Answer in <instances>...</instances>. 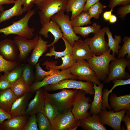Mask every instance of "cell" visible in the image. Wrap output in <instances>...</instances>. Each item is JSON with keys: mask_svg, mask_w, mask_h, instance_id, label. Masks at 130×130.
I'll list each match as a JSON object with an SVG mask.
<instances>
[{"mask_svg": "<svg viewBox=\"0 0 130 130\" xmlns=\"http://www.w3.org/2000/svg\"><path fill=\"white\" fill-rule=\"evenodd\" d=\"M35 10H30L19 20L13 22L11 25L0 29V33H3L5 36L10 34H15L31 39L34 35L35 29L29 27L28 23L31 17L35 13Z\"/></svg>", "mask_w": 130, "mask_h": 130, "instance_id": "6da1fadb", "label": "cell"}, {"mask_svg": "<svg viewBox=\"0 0 130 130\" xmlns=\"http://www.w3.org/2000/svg\"><path fill=\"white\" fill-rule=\"evenodd\" d=\"M36 118L39 130H52L51 122L42 113L37 114Z\"/></svg>", "mask_w": 130, "mask_h": 130, "instance_id": "f35d334b", "label": "cell"}, {"mask_svg": "<svg viewBox=\"0 0 130 130\" xmlns=\"http://www.w3.org/2000/svg\"><path fill=\"white\" fill-rule=\"evenodd\" d=\"M30 86L25 82L21 76L12 84L10 88L17 97L30 92Z\"/></svg>", "mask_w": 130, "mask_h": 130, "instance_id": "f546056e", "label": "cell"}, {"mask_svg": "<svg viewBox=\"0 0 130 130\" xmlns=\"http://www.w3.org/2000/svg\"><path fill=\"white\" fill-rule=\"evenodd\" d=\"M23 5L24 12L31 10L33 6L34 0H20Z\"/></svg>", "mask_w": 130, "mask_h": 130, "instance_id": "bcb514c9", "label": "cell"}, {"mask_svg": "<svg viewBox=\"0 0 130 130\" xmlns=\"http://www.w3.org/2000/svg\"><path fill=\"white\" fill-rule=\"evenodd\" d=\"M2 72H4V73L7 72L5 70L0 66V76L1 75L0 73Z\"/></svg>", "mask_w": 130, "mask_h": 130, "instance_id": "11a10c76", "label": "cell"}, {"mask_svg": "<svg viewBox=\"0 0 130 130\" xmlns=\"http://www.w3.org/2000/svg\"><path fill=\"white\" fill-rule=\"evenodd\" d=\"M70 68L71 73L78 77L77 79L91 82L98 85L100 80L86 60L76 62Z\"/></svg>", "mask_w": 130, "mask_h": 130, "instance_id": "9c48e42d", "label": "cell"}, {"mask_svg": "<svg viewBox=\"0 0 130 130\" xmlns=\"http://www.w3.org/2000/svg\"><path fill=\"white\" fill-rule=\"evenodd\" d=\"M78 77L72 74L70 68L61 71L59 73L47 76L40 81H35L30 86L29 92L34 93L38 89L45 86L57 83L60 81L66 79H77Z\"/></svg>", "mask_w": 130, "mask_h": 130, "instance_id": "8fae6325", "label": "cell"}, {"mask_svg": "<svg viewBox=\"0 0 130 130\" xmlns=\"http://www.w3.org/2000/svg\"><path fill=\"white\" fill-rule=\"evenodd\" d=\"M39 36L36 35L33 39H28L23 36L17 35L14 37V40L19 49V62H24L27 61L29 55L38 42Z\"/></svg>", "mask_w": 130, "mask_h": 130, "instance_id": "5bb4252c", "label": "cell"}, {"mask_svg": "<svg viewBox=\"0 0 130 130\" xmlns=\"http://www.w3.org/2000/svg\"><path fill=\"white\" fill-rule=\"evenodd\" d=\"M91 18L88 11H83L79 14L70 20L71 24L73 27L91 24Z\"/></svg>", "mask_w": 130, "mask_h": 130, "instance_id": "4dcf8cb0", "label": "cell"}, {"mask_svg": "<svg viewBox=\"0 0 130 130\" xmlns=\"http://www.w3.org/2000/svg\"><path fill=\"white\" fill-rule=\"evenodd\" d=\"M11 85L3 75L0 76V91L10 88Z\"/></svg>", "mask_w": 130, "mask_h": 130, "instance_id": "f6af8a7d", "label": "cell"}, {"mask_svg": "<svg viewBox=\"0 0 130 130\" xmlns=\"http://www.w3.org/2000/svg\"><path fill=\"white\" fill-rule=\"evenodd\" d=\"M4 8L2 5H0V12H2L4 10Z\"/></svg>", "mask_w": 130, "mask_h": 130, "instance_id": "9f6ffc18", "label": "cell"}, {"mask_svg": "<svg viewBox=\"0 0 130 130\" xmlns=\"http://www.w3.org/2000/svg\"><path fill=\"white\" fill-rule=\"evenodd\" d=\"M80 126L84 130H106L107 129L101 122L98 114L79 120Z\"/></svg>", "mask_w": 130, "mask_h": 130, "instance_id": "44dd1931", "label": "cell"}, {"mask_svg": "<svg viewBox=\"0 0 130 130\" xmlns=\"http://www.w3.org/2000/svg\"><path fill=\"white\" fill-rule=\"evenodd\" d=\"M113 9H111L110 10L104 12L103 14V17L105 20L109 21V19L112 14V13L113 11Z\"/></svg>", "mask_w": 130, "mask_h": 130, "instance_id": "f907efd6", "label": "cell"}, {"mask_svg": "<svg viewBox=\"0 0 130 130\" xmlns=\"http://www.w3.org/2000/svg\"><path fill=\"white\" fill-rule=\"evenodd\" d=\"M86 0H68L65 11L72 12L70 20L80 13L84 10Z\"/></svg>", "mask_w": 130, "mask_h": 130, "instance_id": "83f0119b", "label": "cell"}, {"mask_svg": "<svg viewBox=\"0 0 130 130\" xmlns=\"http://www.w3.org/2000/svg\"><path fill=\"white\" fill-rule=\"evenodd\" d=\"M48 43V41L44 40L41 36L39 37L37 44L28 59V63L34 66L37 64L39 58L47 50Z\"/></svg>", "mask_w": 130, "mask_h": 130, "instance_id": "cb8c5ba5", "label": "cell"}, {"mask_svg": "<svg viewBox=\"0 0 130 130\" xmlns=\"http://www.w3.org/2000/svg\"><path fill=\"white\" fill-rule=\"evenodd\" d=\"M62 61V64L59 65H56L58 62H53L46 61L42 64V66H45L46 69L49 70L52 69L61 71L65 70L72 66L76 62L72 57L71 54H67L61 57Z\"/></svg>", "mask_w": 130, "mask_h": 130, "instance_id": "d4e9b609", "label": "cell"}, {"mask_svg": "<svg viewBox=\"0 0 130 130\" xmlns=\"http://www.w3.org/2000/svg\"><path fill=\"white\" fill-rule=\"evenodd\" d=\"M93 87V84L90 82H84L77 81L75 79H66L56 84L45 86L42 88L44 90L47 92L65 88L81 90L84 91L87 94L93 95L94 93Z\"/></svg>", "mask_w": 130, "mask_h": 130, "instance_id": "5b68a950", "label": "cell"}, {"mask_svg": "<svg viewBox=\"0 0 130 130\" xmlns=\"http://www.w3.org/2000/svg\"><path fill=\"white\" fill-rule=\"evenodd\" d=\"M130 13V5L122 6L117 11V14L119 17L124 19L126 15Z\"/></svg>", "mask_w": 130, "mask_h": 130, "instance_id": "7bdbcfd3", "label": "cell"}, {"mask_svg": "<svg viewBox=\"0 0 130 130\" xmlns=\"http://www.w3.org/2000/svg\"><path fill=\"white\" fill-rule=\"evenodd\" d=\"M37 121L36 115L30 116L28 121L26 122L22 130H38Z\"/></svg>", "mask_w": 130, "mask_h": 130, "instance_id": "b9f144b4", "label": "cell"}, {"mask_svg": "<svg viewBox=\"0 0 130 130\" xmlns=\"http://www.w3.org/2000/svg\"><path fill=\"white\" fill-rule=\"evenodd\" d=\"M28 119L26 115L12 117L1 124L2 130H22Z\"/></svg>", "mask_w": 130, "mask_h": 130, "instance_id": "7402d4cb", "label": "cell"}, {"mask_svg": "<svg viewBox=\"0 0 130 130\" xmlns=\"http://www.w3.org/2000/svg\"><path fill=\"white\" fill-rule=\"evenodd\" d=\"M39 32V34L42 35L46 38L49 37L48 33L50 32L54 36V40L51 44L47 45L48 47L54 45L58 40L61 38L63 34L59 25L55 22L51 20L48 23L42 26Z\"/></svg>", "mask_w": 130, "mask_h": 130, "instance_id": "d6986e66", "label": "cell"}, {"mask_svg": "<svg viewBox=\"0 0 130 130\" xmlns=\"http://www.w3.org/2000/svg\"><path fill=\"white\" fill-rule=\"evenodd\" d=\"M13 6L11 8L4 10L0 13V24L12 17L22 14L24 11L22 4L20 0H16Z\"/></svg>", "mask_w": 130, "mask_h": 130, "instance_id": "4316f807", "label": "cell"}, {"mask_svg": "<svg viewBox=\"0 0 130 130\" xmlns=\"http://www.w3.org/2000/svg\"><path fill=\"white\" fill-rule=\"evenodd\" d=\"M94 91V97L90 108L89 113L91 114H98L101 110L102 105V90L104 84L100 83L97 86L93 83Z\"/></svg>", "mask_w": 130, "mask_h": 130, "instance_id": "603a6c76", "label": "cell"}, {"mask_svg": "<svg viewBox=\"0 0 130 130\" xmlns=\"http://www.w3.org/2000/svg\"><path fill=\"white\" fill-rule=\"evenodd\" d=\"M110 63L108 75L104 81V83H108L116 79L125 80L130 78L129 73L125 71L128 67L130 69V60L125 57L116 58Z\"/></svg>", "mask_w": 130, "mask_h": 130, "instance_id": "8992f818", "label": "cell"}, {"mask_svg": "<svg viewBox=\"0 0 130 130\" xmlns=\"http://www.w3.org/2000/svg\"><path fill=\"white\" fill-rule=\"evenodd\" d=\"M105 28L103 27L94 34L92 37L87 38L84 40L94 55H101L109 49L105 38Z\"/></svg>", "mask_w": 130, "mask_h": 130, "instance_id": "7c38bea8", "label": "cell"}, {"mask_svg": "<svg viewBox=\"0 0 130 130\" xmlns=\"http://www.w3.org/2000/svg\"><path fill=\"white\" fill-rule=\"evenodd\" d=\"M86 94L84 91L78 90L75 95L71 111L77 119L80 120L91 115L88 110L91 105L89 102L92 101Z\"/></svg>", "mask_w": 130, "mask_h": 130, "instance_id": "52a82bcc", "label": "cell"}, {"mask_svg": "<svg viewBox=\"0 0 130 130\" xmlns=\"http://www.w3.org/2000/svg\"><path fill=\"white\" fill-rule=\"evenodd\" d=\"M12 117L9 113L0 108V124H1L5 120L9 119Z\"/></svg>", "mask_w": 130, "mask_h": 130, "instance_id": "7dc6e473", "label": "cell"}, {"mask_svg": "<svg viewBox=\"0 0 130 130\" xmlns=\"http://www.w3.org/2000/svg\"><path fill=\"white\" fill-rule=\"evenodd\" d=\"M23 65L20 64L3 75L12 85L21 76Z\"/></svg>", "mask_w": 130, "mask_h": 130, "instance_id": "d590c367", "label": "cell"}, {"mask_svg": "<svg viewBox=\"0 0 130 130\" xmlns=\"http://www.w3.org/2000/svg\"><path fill=\"white\" fill-rule=\"evenodd\" d=\"M20 63L6 60L0 54V66L5 70L7 72L12 70L20 64Z\"/></svg>", "mask_w": 130, "mask_h": 130, "instance_id": "60d3db41", "label": "cell"}, {"mask_svg": "<svg viewBox=\"0 0 130 130\" xmlns=\"http://www.w3.org/2000/svg\"><path fill=\"white\" fill-rule=\"evenodd\" d=\"M109 49L102 54L96 56L94 55L86 60L90 67L95 72L100 81H104L109 73V66L110 61L116 58L110 54Z\"/></svg>", "mask_w": 130, "mask_h": 130, "instance_id": "3957f363", "label": "cell"}, {"mask_svg": "<svg viewBox=\"0 0 130 130\" xmlns=\"http://www.w3.org/2000/svg\"><path fill=\"white\" fill-rule=\"evenodd\" d=\"M51 123L52 130H76L80 125L79 120L75 118L71 109L59 113Z\"/></svg>", "mask_w": 130, "mask_h": 130, "instance_id": "30bf717a", "label": "cell"}, {"mask_svg": "<svg viewBox=\"0 0 130 130\" xmlns=\"http://www.w3.org/2000/svg\"><path fill=\"white\" fill-rule=\"evenodd\" d=\"M51 20L56 23L60 27L63 37L72 46L80 37L75 33L72 26L68 14L60 12L55 14L51 17Z\"/></svg>", "mask_w": 130, "mask_h": 130, "instance_id": "ba28073f", "label": "cell"}, {"mask_svg": "<svg viewBox=\"0 0 130 130\" xmlns=\"http://www.w3.org/2000/svg\"><path fill=\"white\" fill-rule=\"evenodd\" d=\"M68 0H44L38 6L40 23L43 26L49 22L52 17L60 12L65 11Z\"/></svg>", "mask_w": 130, "mask_h": 130, "instance_id": "277c9868", "label": "cell"}, {"mask_svg": "<svg viewBox=\"0 0 130 130\" xmlns=\"http://www.w3.org/2000/svg\"><path fill=\"white\" fill-rule=\"evenodd\" d=\"M35 0H34V1ZM34 1H33V2H34Z\"/></svg>", "mask_w": 130, "mask_h": 130, "instance_id": "6f0895ef", "label": "cell"}, {"mask_svg": "<svg viewBox=\"0 0 130 130\" xmlns=\"http://www.w3.org/2000/svg\"><path fill=\"white\" fill-rule=\"evenodd\" d=\"M78 90H72L65 88L58 92L51 94L44 90L46 98L55 104L60 113L71 109L75 95Z\"/></svg>", "mask_w": 130, "mask_h": 130, "instance_id": "7a4b0ae2", "label": "cell"}, {"mask_svg": "<svg viewBox=\"0 0 130 130\" xmlns=\"http://www.w3.org/2000/svg\"><path fill=\"white\" fill-rule=\"evenodd\" d=\"M117 18L114 15L112 14L109 20V22L111 23H114L117 21Z\"/></svg>", "mask_w": 130, "mask_h": 130, "instance_id": "f5cc1de1", "label": "cell"}, {"mask_svg": "<svg viewBox=\"0 0 130 130\" xmlns=\"http://www.w3.org/2000/svg\"><path fill=\"white\" fill-rule=\"evenodd\" d=\"M19 53V49L14 40L7 39L0 41V54L6 60L20 62Z\"/></svg>", "mask_w": 130, "mask_h": 130, "instance_id": "9a60e30c", "label": "cell"}, {"mask_svg": "<svg viewBox=\"0 0 130 130\" xmlns=\"http://www.w3.org/2000/svg\"><path fill=\"white\" fill-rule=\"evenodd\" d=\"M44 0H35L33 3L36 4L38 6Z\"/></svg>", "mask_w": 130, "mask_h": 130, "instance_id": "db71d44e", "label": "cell"}, {"mask_svg": "<svg viewBox=\"0 0 130 130\" xmlns=\"http://www.w3.org/2000/svg\"><path fill=\"white\" fill-rule=\"evenodd\" d=\"M17 98L10 88L0 91V108L10 113L12 105Z\"/></svg>", "mask_w": 130, "mask_h": 130, "instance_id": "484cf974", "label": "cell"}, {"mask_svg": "<svg viewBox=\"0 0 130 130\" xmlns=\"http://www.w3.org/2000/svg\"><path fill=\"white\" fill-rule=\"evenodd\" d=\"M63 41L65 46V49L62 51L57 52L55 50V48L54 45L52 46L50 49L49 52L47 53L45 56L51 57L54 56L56 59H58L64 56L67 54H72V46L68 42L63 36L61 38Z\"/></svg>", "mask_w": 130, "mask_h": 130, "instance_id": "d6a6232c", "label": "cell"}, {"mask_svg": "<svg viewBox=\"0 0 130 130\" xmlns=\"http://www.w3.org/2000/svg\"><path fill=\"white\" fill-rule=\"evenodd\" d=\"M35 66V81H41L47 76L59 73L61 71L59 70L52 69H50L48 71H45L40 67L39 62Z\"/></svg>", "mask_w": 130, "mask_h": 130, "instance_id": "8d00e7d4", "label": "cell"}, {"mask_svg": "<svg viewBox=\"0 0 130 130\" xmlns=\"http://www.w3.org/2000/svg\"><path fill=\"white\" fill-rule=\"evenodd\" d=\"M106 7V6L103 4L99 1L90 7L88 11L91 18L97 19L99 18L104 9Z\"/></svg>", "mask_w": 130, "mask_h": 130, "instance_id": "ab89813d", "label": "cell"}, {"mask_svg": "<svg viewBox=\"0 0 130 130\" xmlns=\"http://www.w3.org/2000/svg\"><path fill=\"white\" fill-rule=\"evenodd\" d=\"M16 1L15 0H0V5L14 4Z\"/></svg>", "mask_w": 130, "mask_h": 130, "instance_id": "816d5d0a", "label": "cell"}, {"mask_svg": "<svg viewBox=\"0 0 130 130\" xmlns=\"http://www.w3.org/2000/svg\"><path fill=\"white\" fill-rule=\"evenodd\" d=\"M93 55L84 40L80 39L76 41L72 46L71 55L76 62L87 60Z\"/></svg>", "mask_w": 130, "mask_h": 130, "instance_id": "e0dca14e", "label": "cell"}, {"mask_svg": "<svg viewBox=\"0 0 130 130\" xmlns=\"http://www.w3.org/2000/svg\"><path fill=\"white\" fill-rule=\"evenodd\" d=\"M100 0H86L85 4L83 11L85 12L88 11L91 6Z\"/></svg>", "mask_w": 130, "mask_h": 130, "instance_id": "681fc988", "label": "cell"}, {"mask_svg": "<svg viewBox=\"0 0 130 130\" xmlns=\"http://www.w3.org/2000/svg\"><path fill=\"white\" fill-rule=\"evenodd\" d=\"M128 110L123 109L114 112L113 110L108 111L106 109H104L101 110L98 114L101 122L104 124L108 125L114 130H120L122 119Z\"/></svg>", "mask_w": 130, "mask_h": 130, "instance_id": "4fadbf2b", "label": "cell"}, {"mask_svg": "<svg viewBox=\"0 0 130 130\" xmlns=\"http://www.w3.org/2000/svg\"><path fill=\"white\" fill-rule=\"evenodd\" d=\"M59 113L56 106L46 98L44 107V115L51 122L56 118Z\"/></svg>", "mask_w": 130, "mask_h": 130, "instance_id": "e575fe53", "label": "cell"}, {"mask_svg": "<svg viewBox=\"0 0 130 130\" xmlns=\"http://www.w3.org/2000/svg\"><path fill=\"white\" fill-rule=\"evenodd\" d=\"M105 33L108 38V46L109 49L112 51V54L118 55L121 46L119 45L121 42L122 38L119 35H115L114 38L112 36V33L108 27H105Z\"/></svg>", "mask_w": 130, "mask_h": 130, "instance_id": "f1b7e54d", "label": "cell"}, {"mask_svg": "<svg viewBox=\"0 0 130 130\" xmlns=\"http://www.w3.org/2000/svg\"><path fill=\"white\" fill-rule=\"evenodd\" d=\"M101 26L96 22H94L91 26L85 27L81 26L73 27L75 33L85 38L90 33L95 34L101 29Z\"/></svg>", "mask_w": 130, "mask_h": 130, "instance_id": "1f68e13d", "label": "cell"}, {"mask_svg": "<svg viewBox=\"0 0 130 130\" xmlns=\"http://www.w3.org/2000/svg\"><path fill=\"white\" fill-rule=\"evenodd\" d=\"M109 101L111 108L114 112H117L123 109L130 110V94L118 96L114 93L110 95Z\"/></svg>", "mask_w": 130, "mask_h": 130, "instance_id": "ffe728a7", "label": "cell"}, {"mask_svg": "<svg viewBox=\"0 0 130 130\" xmlns=\"http://www.w3.org/2000/svg\"><path fill=\"white\" fill-rule=\"evenodd\" d=\"M130 4V0H110L109 6L110 9H113L117 6H124Z\"/></svg>", "mask_w": 130, "mask_h": 130, "instance_id": "ee69618b", "label": "cell"}, {"mask_svg": "<svg viewBox=\"0 0 130 130\" xmlns=\"http://www.w3.org/2000/svg\"><path fill=\"white\" fill-rule=\"evenodd\" d=\"M32 94L28 92L17 98L13 102L10 112L12 117L25 115Z\"/></svg>", "mask_w": 130, "mask_h": 130, "instance_id": "ac0fdd59", "label": "cell"}, {"mask_svg": "<svg viewBox=\"0 0 130 130\" xmlns=\"http://www.w3.org/2000/svg\"><path fill=\"white\" fill-rule=\"evenodd\" d=\"M34 66L28 63L23 66L21 77L26 83L30 86L35 81Z\"/></svg>", "mask_w": 130, "mask_h": 130, "instance_id": "836d02e7", "label": "cell"}, {"mask_svg": "<svg viewBox=\"0 0 130 130\" xmlns=\"http://www.w3.org/2000/svg\"><path fill=\"white\" fill-rule=\"evenodd\" d=\"M130 110H128L123 116L122 121L125 123L126 126V130H130Z\"/></svg>", "mask_w": 130, "mask_h": 130, "instance_id": "c3c4849f", "label": "cell"}, {"mask_svg": "<svg viewBox=\"0 0 130 130\" xmlns=\"http://www.w3.org/2000/svg\"><path fill=\"white\" fill-rule=\"evenodd\" d=\"M33 98L29 103L25 115L31 116L39 113L44 114V107L46 98L44 90L40 88L35 92Z\"/></svg>", "mask_w": 130, "mask_h": 130, "instance_id": "2e32d148", "label": "cell"}, {"mask_svg": "<svg viewBox=\"0 0 130 130\" xmlns=\"http://www.w3.org/2000/svg\"><path fill=\"white\" fill-rule=\"evenodd\" d=\"M124 44L119 50L118 58L125 57L130 60V38L129 36H124L122 39Z\"/></svg>", "mask_w": 130, "mask_h": 130, "instance_id": "74e56055", "label": "cell"}]
</instances>
